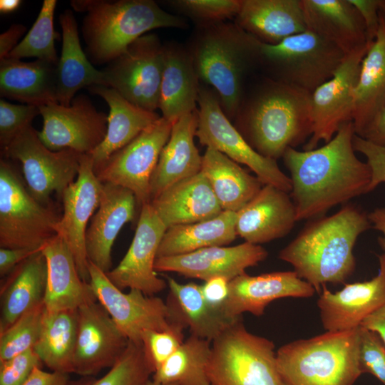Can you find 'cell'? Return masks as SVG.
<instances>
[{
    "instance_id": "22",
    "label": "cell",
    "mask_w": 385,
    "mask_h": 385,
    "mask_svg": "<svg viewBox=\"0 0 385 385\" xmlns=\"http://www.w3.org/2000/svg\"><path fill=\"white\" fill-rule=\"evenodd\" d=\"M315 292L314 288L294 271L274 272L256 276L245 272L230 281L229 296L222 312L232 320L240 319L245 312L261 316L267 306L275 299L308 298Z\"/></svg>"
},
{
    "instance_id": "38",
    "label": "cell",
    "mask_w": 385,
    "mask_h": 385,
    "mask_svg": "<svg viewBox=\"0 0 385 385\" xmlns=\"http://www.w3.org/2000/svg\"><path fill=\"white\" fill-rule=\"evenodd\" d=\"M236 220L237 212L223 210L207 220L170 227L162 238L157 258L180 255L208 247L225 246L237 236Z\"/></svg>"
},
{
    "instance_id": "14",
    "label": "cell",
    "mask_w": 385,
    "mask_h": 385,
    "mask_svg": "<svg viewBox=\"0 0 385 385\" xmlns=\"http://www.w3.org/2000/svg\"><path fill=\"white\" fill-rule=\"evenodd\" d=\"M39 110L43 127L38 134L51 150L69 149L91 155L106 137L108 115L99 112L86 95L75 96L69 106L51 103Z\"/></svg>"
},
{
    "instance_id": "32",
    "label": "cell",
    "mask_w": 385,
    "mask_h": 385,
    "mask_svg": "<svg viewBox=\"0 0 385 385\" xmlns=\"http://www.w3.org/2000/svg\"><path fill=\"white\" fill-rule=\"evenodd\" d=\"M87 90L91 94L101 97L109 106L106 137L91 154L95 168L132 141L160 116L156 112L134 105L112 88L96 85Z\"/></svg>"
},
{
    "instance_id": "43",
    "label": "cell",
    "mask_w": 385,
    "mask_h": 385,
    "mask_svg": "<svg viewBox=\"0 0 385 385\" xmlns=\"http://www.w3.org/2000/svg\"><path fill=\"white\" fill-rule=\"evenodd\" d=\"M44 312L42 303L0 332V362L34 348L40 335Z\"/></svg>"
},
{
    "instance_id": "16",
    "label": "cell",
    "mask_w": 385,
    "mask_h": 385,
    "mask_svg": "<svg viewBox=\"0 0 385 385\" xmlns=\"http://www.w3.org/2000/svg\"><path fill=\"white\" fill-rule=\"evenodd\" d=\"M88 271L89 283L97 301L128 341L142 343L145 332L170 327L168 308L162 299L155 295H146L135 289L124 293L91 262Z\"/></svg>"
},
{
    "instance_id": "6",
    "label": "cell",
    "mask_w": 385,
    "mask_h": 385,
    "mask_svg": "<svg viewBox=\"0 0 385 385\" xmlns=\"http://www.w3.org/2000/svg\"><path fill=\"white\" fill-rule=\"evenodd\" d=\"M359 327L326 332L279 348L277 365L283 385H353L362 374Z\"/></svg>"
},
{
    "instance_id": "54",
    "label": "cell",
    "mask_w": 385,
    "mask_h": 385,
    "mask_svg": "<svg viewBox=\"0 0 385 385\" xmlns=\"http://www.w3.org/2000/svg\"><path fill=\"white\" fill-rule=\"evenodd\" d=\"M26 28L23 24H16L0 35V60L6 58L18 45L20 38L26 32Z\"/></svg>"
},
{
    "instance_id": "7",
    "label": "cell",
    "mask_w": 385,
    "mask_h": 385,
    "mask_svg": "<svg viewBox=\"0 0 385 385\" xmlns=\"http://www.w3.org/2000/svg\"><path fill=\"white\" fill-rule=\"evenodd\" d=\"M346 53L309 30L270 45L261 43L260 66L267 77L312 93L329 81Z\"/></svg>"
},
{
    "instance_id": "28",
    "label": "cell",
    "mask_w": 385,
    "mask_h": 385,
    "mask_svg": "<svg viewBox=\"0 0 385 385\" xmlns=\"http://www.w3.org/2000/svg\"><path fill=\"white\" fill-rule=\"evenodd\" d=\"M234 23L270 45L307 30L301 0H241Z\"/></svg>"
},
{
    "instance_id": "19",
    "label": "cell",
    "mask_w": 385,
    "mask_h": 385,
    "mask_svg": "<svg viewBox=\"0 0 385 385\" xmlns=\"http://www.w3.org/2000/svg\"><path fill=\"white\" fill-rule=\"evenodd\" d=\"M77 312L73 373L92 376L105 368H111L129 341L98 301L82 305Z\"/></svg>"
},
{
    "instance_id": "20",
    "label": "cell",
    "mask_w": 385,
    "mask_h": 385,
    "mask_svg": "<svg viewBox=\"0 0 385 385\" xmlns=\"http://www.w3.org/2000/svg\"><path fill=\"white\" fill-rule=\"evenodd\" d=\"M378 274L369 281L345 284L336 292L322 285L317 300L322 326L337 332L359 327L362 322L385 304V254L378 256Z\"/></svg>"
},
{
    "instance_id": "49",
    "label": "cell",
    "mask_w": 385,
    "mask_h": 385,
    "mask_svg": "<svg viewBox=\"0 0 385 385\" xmlns=\"http://www.w3.org/2000/svg\"><path fill=\"white\" fill-rule=\"evenodd\" d=\"M353 145L366 158L371 172L369 192L379 185L385 183V148L376 145L357 135H354Z\"/></svg>"
},
{
    "instance_id": "41",
    "label": "cell",
    "mask_w": 385,
    "mask_h": 385,
    "mask_svg": "<svg viewBox=\"0 0 385 385\" xmlns=\"http://www.w3.org/2000/svg\"><path fill=\"white\" fill-rule=\"evenodd\" d=\"M153 373L143 344L129 341L120 359L102 377L82 376L67 385H146Z\"/></svg>"
},
{
    "instance_id": "12",
    "label": "cell",
    "mask_w": 385,
    "mask_h": 385,
    "mask_svg": "<svg viewBox=\"0 0 385 385\" xmlns=\"http://www.w3.org/2000/svg\"><path fill=\"white\" fill-rule=\"evenodd\" d=\"M173 123L160 117L128 144L94 168L102 183L130 190L138 207L150 202V181L160 153L169 140Z\"/></svg>"
},
{
    "instance_id": "39",
    "label": "cell",
    "mask_w": 385,
    "mask_h": 385,
    "mask_svg": "<svg viewBox=\"0 0 385 385\" xmlns=\"http://www.w3.org/2000/svg\"><path fill=\"white\" fill-rule=\"evenodd\" d=\"M77 331V310L45 309L40 335L33 348L42 364L53 371L73 373Z\"/></svg>"
},
{
    "instance_id": "36",
    "label": "cell",
    "mask_w": 385,
    "mask_h": 385,
    "mask_svg": "<svg viewBox=\"0 0 385 385\" xmlns=\"http://www.w3.org/2000/svg\"><path fill=\"white\" fill-rule=\"evenodd\" d=\"M47 263L39 251L18 265L1 288L0 332L43 303Z\"/></svg>"
},
{
    "instance_id": "52",
    "label": "cell",
    "mask_w": 385,
    "mask_h": 385,
    "mask_svg": "<svg viewBox=\"0 0 385 385\" xmlns=\"http://www.w3.org/2000/svg\"><path fill=\"white\" fill-rule=\"evenodd\" d=\"M42 249L0 248V275H9L24 260Z\"/></svg>"
},
{
    "instance_id": "46",
    "label": "cell",
    "mask_w": 385,
    "mask_h": 385,
    "mask_svg": "<svg viewBox=\"0 0 385 385\" xmlns=\"http://www.w3.org/2000/svg\"><path fill=\"white\" fill-rule=\"evenodd\" d=\"M358 362L361 374L369 373L385 385V344L373 330L359 327Z\"/></svg>"
},
{
    "instance_id": "15",
    "label": "cell",
    "mask_w": 385,
    "mask_h": 385,
    "mask_svg": "<svg viewBox=\"0 0 385 385\" xmlns=\"http://www.w3.org/2000/svg\"><path fill=\"white\" fill-rule=\"evenodd\" d=\"M371 43L346 54L332 77L312 93V135L303 150L317 148L321 141L328 143L344 123L352 122L354 91Z\"/></svg>"
},
{
    "instance_id": "1",
    "label": "cell",
    "mask_w": 385,
    "mask_h": 385,
    "mask_svg": "<svg viewBox=\"0 0 385 385\" xmlns=\"http://www.w3.org/2000/svg\"><path fill=\"white\" fill-rule=\"evenodd\" d=\"M354 135L352 122H347L320 148L287 149L282 158L290 173L297 221L321 217L333 207L369 192L371 169L356 155Z\"/></svg>"
},
{
    "instance_id": "13",
    "label": "cell",
    "mask_w": 385,
    "mask_h": 385,
    "mask_svg": "<svg viewBox=\"0 0 385 385\" xmlns=\"http://www.w3.org/2000/svg\"><path fill=\"white\" fill-rule=\"evenodd\" d=\"M164 44L155 34L133 41L102 70L106 86L134 105L155 112L159 108Z\"/></svg>"
},
{
    "instance_id": "10",
    "label": "cell",
    "mask_w": 385,
    "mask_h": 385,
    "mask_svg": "<svg viewBox=\"0 0 385 385\" xmlns=\"http://www.w3.org/2000/svg\"><path fill=\"white\" fill-rule=\"evenodd\" d=\"M197 103L195 136L201 145L212 147L237 163L247 165L264 185L290 193V178L280 170L277 160L262 155L249 144L223 112L213 88L200 84Z\"/></svg>"
},
{
    "instance_id": "53",
    "label": "cell",
    "mask_w": 385,
    "mask_h": 385,
    "mask_svg": "<svg viewBox=\"0 0 385 385\" xmlns=\"http://www.w3.org/2000/svg\"><path fill=\"white\" fill-rule=\"evenodd\" d=\"M68 374L57 371H46L36 366L23 385H67Z\"/></svg>"
},
{
    "instance_id": "2",
    "label": "cell",
    "mask_w": 385,
    "mask_h": 385,
    "mask_svg": "<svg viewBox=\"0 0 385 385\" xmlns=\"http://www.w3.org/2000/svg\"><path fill=\"white\" fill-rule=\"evenodd\" d=\"M312 93L264 77L244 96L235 127L262 155L277 160L312 135Z\"/></svg>"
},
{
    "instance_id": "33",
    "label": "cell",
    "mask_w": 385,
    "mask_h": 385,
    "mask_svg": "<svg viewBox=\"0 0 385 385\" xmlns=\"http://www.w3.org/2000/svg\"><path fill=\"white\" fill-rule=\"evenodd\" d=\"M384 109L385 21L381 14L376 36L362 60L354 91L352 123L355 134L362 136Z\"/></svg>"
},
{
    "instance_id": "11",
    "label": "cell",
    "mask_w": 385,
    "mask_h": 385,
    "mask_svg": "<svg viewBox=\"0 0 385 385\" xmlns=\"http://www.w3.org/2000/svg\"><path fill=\"white\" fill-rule=\"evenodd\" d=\"M1 153L4 158L21 163L28 190L46 206H54L51 194L56 192L61 199L65 190L75 180L81 155L69 149L51 150L31 125L1 148Z\"/></svg>"
},
{
    "instance_id": "4",
    "label": "cell",
    "mask_w": 385,
    "mask_h": 385,
    "mask_svg": "<svg viewBox=\"0 0 385 385\" xmlns=\"http://www.w3.org/2000/svg\"><path fill=\"white\" fill-rule=\"evenodd\" d=\"M261 42L235 23L197 26L187 46L201 84L217 93L221 108L234 120L252 71L260 66Z\"/></svg>"
},
{
    "instance_id": "21",
    "label": "cell",
    "mask_w": 385,
    "mask_h": 385,
    "mask_svg": "<svg viewBox=\"0 0 385 385\" xmlns=\"http://www.w3.org/2000/svg\"><path fill=\"white\" fill-rule=\"evenodd\" d=\"M268 255L260 245L247 242L232 247L214 246L176 256L158 257L156 272H172L189 278L206 281L215 277L228 280L245 273Z\"/></svg>"
},
{
    "instance_id": "56",
    "label": "cell",
    "mask_w": 385,
    "mask_h": 385,
    "mask_svg": "<svg viewBox=\"0 0 385 385\" xmlns=\"http://www.w3.org/2000/svg\"><path fill=\"white\" fill-rule=\"evenodd\" d=\"M361 325L376 332L385 344V304L367 317Z\"/></svg>"
},
{
    "instance_id": "40",
    "label": "cell",
    "mask_w": 385,
    "mask_h": 385,
    "mask_svg": "<svg viewBox=\"0 0 385 385\" xmlns=\"http://www.w3.org/2000/svg\"><path fill=\"white\" fill-rule=\"evenodd\" d=\"M210 356L211 342L190 334L153 373L152 379L161 384L210 385Z\"/></svg>"
},
{
    "instance_id": "9",
    "label": "cell",
    "mask_w": 385,
    "mask_h": 385,
    "mask_svg": "<svg viewBox=\"0 0 385 385\" xmlns=\"http://www.w3.org/2000/svg\"><path fill=\"white\" fill-rule=\"evenodd\" d=\"M59 216L55 206L38 202L4 158L0 161V247L42 249L56 235Z\"/></svg>"
},
{
    "instance_id": "30",
    "label": "cell",
    "mask_w": 385,
    "mask_h": 385,
    "mask_svg": "<svg viewBox=\"0 0 385 385\" xmlns=\"http://www.w3.org/2000/svg\"><path fill=\"white\" fill-rule=\"evenodd\" d=\"M307 30L332 41L346 54L371 43L357 9L349 0H301Z\"/></svg>"
},
{
    "instance_id": "29",
    "label": "cell",
    "mask_w": 385,
    "mask_h": 385,
    "mask_svg": "<svg viewBox=\"0 0 385 385\" xmlns=\"http://www.w3.org/2000/svg\"><path fill=\"white\" fill-rule=\"evenodd\" d=\"M200 81L187 48L177 43L164 44L159 109L174 123L197 110Z\"/></svg>"
},
{
    "instance_id": "45",
    "label": "cell",
    "mask_w": 385,
    "mask_h": 385,
    "mask_svg": "<svg viewBox=\"0 0 385 385\" xmlns=\"http://www.w3.org/2000/svg\"><path fill=\"white\" fill-rule=\"evenodd\" d=\"M164 330H149L143 333L141 342L154 372L184 342L185 329L178 323H170Z\"/></svg>"
},
{
    "instance_id": "8",
    "label": "cell",
    "mask_w": 385,
    "mask_h": 385,
    "mask_svg": "<svg viewBox=\"0 0 385 385\" xmlns=\"http://www.w3.org/2000/svg\"><path fill=\"white\" fill-rule=\"evenodd\" d=\"M272 341L239 320L211 342L210 385H283Z\"/></svg>"
},
{
    "instance_id": "55",
    "label": "cell",
    "mask_w": 385,
    "mask_h": 385,
    "mask_svg": "<svg viewBox=\"0 0 385 385\" xmlns=\"http://www.w3.org/2000/svg\"><path fill=\"white\" fill-rule=\"evenodd\" d=\"M360 137L385 148V109L376 117L362 136Z\"/></svg>"
},
{
    "instance_id": "34",
    "label": "cell",
    "mask_w": 385,
    "mask_h": 385,
    "mask_svg": "<svg viewBox=\"0 0 385 385\" xmlns=\"http://www.w3.org/2000/svg\"><path fill=\"white\" fill-rule=\"evenodd\" d=\"M169 293L165 301L170 323L188 328L191 334L212 342L235 322L211 307L205 301L201 285L181 284L166 276Z\"/></svg>"
},
{
    "instance_id": "25",
    "label": "cell",
    "mask_w": 385,
    "mask_h": 385,
    "mask_svg": "<svg viewBox=\"0 0 385 385\" xmlns=\"http://www.w3.org/2000/svg\"><path fill=\"white\" fill-rule=\"evenodd\" d=\"M47 263V280L43 305L47 312L77 310L97 301L90 283L80 277L68 247L56 235L41 250Z\"/></svg>"
},
{
    "instance_id": "58",
    "label": "cell",
    "mask_w": 385,
    "mask_h": 385,
    "mask_svg": "<svg viewBox=\"0 0 385 385\" xmlns=\"http://www.w3.org/2000/svg\"><path fill=\"white\" fill-rule=\"evenodd\" d=\"M19 0H1L0 11L1 13H10L19 8L21 4Z\"/></svg>"
},
{
    "instance_id": "27",
    "label": "cell",
    "mask_w": 385,
    "mask_h": 385,
    "mask_svg": "<svg viewBox=\"0 0 385 385\" xmlns=\"http://www.w3.org/2000/svg\"><path fill=\"white\" fill-rule=\"evenodd\" d=\"M197 124V109L173 124L152 175L150 202L172 185L200 172L202 156L194 142Z\"/></svg>"
},
{
    "instance_id": "3",
    "label": "cell",
    "mask_w": 385,
    "mask_h": 385,
    "mask_svg": "<svg viewBox=\"0 0 385 385\" xmlns=\"http://www.w3.org/2000/svg\"><path fill=\"white\" fill-rule=\"evenodd\" d=\"M370 227L368 214L356 205L346 204L334 214L307 224L278 257L320 294L322 285L343 284L353 274L354 247Z\"/></svg>"
},
{
    "instance_id": "26",
    "label": "cell",
    "mask_w": 385,
    "mask_h": 385,
    "mask_svg": "<svg viewBox=\"0 0 385 385\" xmlns=\"http://www.w3.org/2000/svg\"><path fill=\"white\" fill-rule=\"evenodd\" d=\"M150 203L167 228L207 220L223 211L201 172L172 185Z\"/></svg>"
},
{
    "instance_id": "50",
    "label": "cell",
    "mask_w": 385,
    "mask_h": 385,
    "mask_svg": "<svg viewBox=\"0 0 385 385\" xmlns=\"http://www.w3.org/2000/svg\"><path fill=\"white\" fill-rule=\"evenodd\" d=\"M357 9L364 23L367 38L372 43L377 34L381 21V0H349Z\"/></svg>"
},
{
    "instance_id": "18",
    "label": "cell",
    "mask_w": 385,
    "mask_h": 385,
    "mask_svg": "<svg viewBox=\"0 0 385 385\" xmlns=\"http://www.w3.org/2000/svg\"><path fill=\"white\" fill-rule=\"evenodd\" d=\"M167 227L150 203L143 205L132 242L120 263L106 273L118 289L128 288L155 296L167 287L155 270L158 250Z\"/></svg>"
},
{
    "instance_id": "48",
    "label": "cell",
    "mask_w": 385,
    "mask_h": 385,
    "mask_svg": "<svg viewBox=\"0 0 385 385\" xmlns=\"http://www.w3.org/2000/svg\"><path fill=\"white\" fill-rule=\"evenodd\" d=\"M41 364L34 349L0 362V385H23Z\"/></svg>"
},
{
    "instance_id": "35",
    "label": "cell",
    "mask_w": 385,
    "mask_h": 385,
    "mask_svg": "<svg viewBox=\"0 0 385 385\" xmlns=\"http://www.w3.org/2000/svg\"><path fill=\"white\" fill-rule=\"evenodd\" d=\"M59 24L62 49L58 64L57 100L58 104L69 106L78 91L96 85L106 86V79L102 70H97L83 52L78 24L71 9L59 15Z\"/></svg>"
},
{
    "instance_id": "17",
    "label": "cell",
    "mask_w": 385,
    "mask_h": 385,
    "mask_svg": "<svg viewBox=\"0 0 385 385\" xmlns=\"http://www.w3.org/2000/svg\"><path fill=\"white\" fill-rule=\"evenodd\" d=\"M103 183L94 171L91 155H81L76 179L62 195L63 212L56 226V233L68 247L81 278L89 283V261L86 250L88 221L98 209Z\"/></svg>"
},
{
    "instance_id": "37",
    "label": "cell",
    "mask_w": 385,
    "mask_h": 385,
    "mask_svg": "<svg viewBox=\"0 0 385 385\" xmlns=\"http://www.w3.org/2000/svg\"><path fill=\"white\" fill-rule=\"evenodd\" d=\"M200 172L209 182L222 210L238 212L264 184L217 150L207 147Z\"/></svg>"
},
{
    "instance_id": "44",
    "label": "cell",
    "mask_w": 385,
    "mask_h": 385,
    "mask_svg": "<svg viewBox=\"0 0 385 385\" xmlns=\"http://www.w3.org/2000/svg\"><path fill=\"white\" fill-rule=\"evenodd\" d=\"M167 4L195 21L197 26H202L235 19L240 11L241 0H173Z\"/></svg>"
},
{
    "instance_id": "47",
    "label": "cell",
    "mask_w": 385,
    "mask_h": 385,
    "mask_svg": "<svg viewBox=\"0 0 385 385\" xmlns=\"http://www.w3.org/2000/svg\"><path fill=\"white\" fill-rule=\"evenodd\" d=\"M39 107L18 105L0 101V145L6 146L21 131L31 125L34 118L40 115Z\"/></svg>"
},
{
    "instance_id": "5",
    "label": "cell",
    "mask_w": 385,
    "mask_h": 385,
    "mask_svg": "<svg viewBox=\"0 0 385 385\" xmlns=\"http://www.w3.org/2000/svg\"><path fill=\"white\" fill-rule=\"evenodd\" d=\"M71 6L86 13L81 31L86 56L95 64H108L149 31L188 26L153 0H73Z\"/></svg>"
},
{
    "instance_id": "60",
    "label": "cell",
    "mask_w": 385,
    "mask_h": 385,
    "mask_svg": "<svg viewBox=\"0 0 385 385\" xmlns=\"http://www.w3.org/2000/svg\"><path fill=\"white\" fill-rule=\"evenodd\" d=\"M381 14L385 21V0H381Z\"/></svg>"
},
{
    "instance_id": "24",
    "label": "cell",
    "mask_w": 385,
    "mask_h": 385,
    "mask_svg": "<svg viewBox=\"0 0 385 385\" xmlns=\"http://www.w3.org/2000/svg\"><path fill=\"white\" fill-rule=\"evenodd\" d=\"M137 201L128 189L103 183L99 206L93 215L86 235L89 262L106 274L112 267V247L123 225L133 220Z\"/></svg>"
},
{
    "instance_id": "42",
    "label": "cell",
    "mask_w": 385,
    "mask_h": 385,
    "mask_svg": "<svg viewBox=\"0 0 385 385\" xmlns=\"http://www.w3.org/2000/svg\"><path fill=\"white\" fill-rule=\"evenodd\" d=\"M57 1L44 0L36 20L26 36L6 58L20 59L36 57L58 66L59 58L55 48L58 34L53 27Z\"/></svg>"
},
{
    "instance_id": "23",
    "label": "cell",
    "mask_w": 385,
    "mask_h": 385,
    "mask_svg": "<svg viewBox=\"0 0 385 385\" xmlns=\"http://www.w3.org/2000/svg\"><path fill=\"white\" fill-rule=\"evenodd\" d=\"M296 222L290 194L272 185H264L237 212L236 232L245 242L260 245L286 236Z\"/></svg>"
},
{
    "instance_id": "51",
    "label": "cell",
    "mask_w": 385,
    "mask_h": 385,
    "mask_svg": "<svg viewBox=\"0 0 385 385\" xmlns=\"http://www.w3.org/2000/svg\"><path fill=\"white\" fill-rule=\"evenodd\" d=\"M229 283L230 280L225 277H215L201 285L202 295L211 307L222 312V307L229 296Z\"/></svg>"
},
{
    "instance_id": "59",
    "label": "cell",
    "mask_w": 385,
    "mask_h": 385,
    "mask_svg": "<svg viewBox=\"0 0 385 385\" xmlns=\"http://www.w3.org/2000/svg\"><path fill=\"white\" fill-rule=\"evenodd\" d=\"M146 385H177L175 384H161L153 381L152 379L148 382Z\"/></svg>"
},
{
    "instance_id": "57",
    "label": "cell",
    "mask_w": 385,
    "mask_h": 385,
    "mask_svg": "<svg viewBox=\"0 0 385 385\" xmlns=\"http://www.w3.org/2000/svg\"><path fill=\"white\" fill-rule=\"evenodd\" d=\"M371 227L379 231L378 242L385 254V207H377L368 214Z\"/></svg>"
},
{
    "instance_id": "31",
    "label": "cell",
    "mask_w": 385,
    "mask_h": 385,
    "mask_svg": "<svg viewBox=\"0 0 385 385\" xmlns=\"http://www.w3.org/2000/svg\"><path fill=\"white\" fill-rule=\"evenodd\" d=\"M58 66L37 59L24 62L4 58L0 60V95L38 107L58 103Z\"/></svg>"
}]
</instances>
